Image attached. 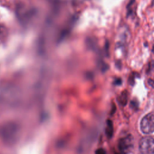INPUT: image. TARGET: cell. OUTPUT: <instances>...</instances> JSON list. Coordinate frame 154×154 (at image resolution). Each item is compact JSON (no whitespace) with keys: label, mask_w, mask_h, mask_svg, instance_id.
I'll list each match as a JSON object with an SVG mask.
<instances>
[{"label":"cell","mask_w":154,"mask_h":154,"mask_svg":"<svg viewBox=\"0 0 154 154\" xmlns=\"http://www.w3.org/2000/svg\"><path fill=\"white\" fill-rule=\"evenodd\" d=\"M20 128L16 123H7L4 125L0 130V136L7 144L15 143L19 137Z\"/></svg>","instance_id":"1"},{"label":"cell","mask_w":154,"mask_h":154,"mask_svg":"<svg viewBox=\"0 0 154 154\" xmlns=\"http://www.w3.org/2000/svg\"><path fill=\"white\" fill-rule=\"evenodd\" d=\"M140 129L145 134L154 132V111L150 112L143 117L140 123Z\"/></svg>","instance_id":"2"},{"label":"cell","mask_w":154,"mask_h":154,"mask_svg":"<svg viewBox=\"0 0 154 154\" xmlns=\"http://www.w3.org/2000/svg\"><path fill=\"white\" fill-rule=\"evenodd\" d=\"M134 138L131 135H128L120 138L118 143L119 149L122 154H129L133 149Z\"/></svg>","instance_id":"3"},{"label":"cell","mask_w":154,"mask_h":154,"mask_svg":"<svg viewBox=\"0 0 154 154\" xmlns=\"http://www.w3.org/2000/svg\"><path fill=\"white\" fill-rule=\"evenodd\" d=\"M139 150L141 154H154V138L150 137L142 138L139 143Z\"/></svg>","instance_id":"4"},{"label":"cell","mask_w":154,"mask_h":154,"mask_svg":"<svg viewBox=\"0 0 154 154\" xmlns=\"http://www.w3.org/2000/svg\"><path fill=\"white\" fill-rule=\"evenodd\" d=\"M114 128H113V123L111 120H108L106 121V128H105V134L108 138H110L112 137L113 135Z\"/></svg>","instance_id":"5"},{"label":"cell","mask_w":154,"mask_h":154,"mask_svg":"<svg viewBox=\"0 0 154 154\" xmlns=\"http://www.w3.org/2000/svg\"><path fill=\"white\" fill-rule=\"evenodd\" d=\"M128 93L126 90L123 91L119 97V102L122 105H125L128 102Z\"/></svg>","instance_id":"6"},{"label":"cell","mask_w":154,"mask_h":154,"mask_svg":"<svg viewBox=\"0 0 154 154\" xmlns=\"http://www.w3.org/2000/svg\"><path fill=\"white\" fill-rule=\"evenodd\" d=\"M7 34V29L6 27L0 24V40L5 38Z\"/></svg>","instance_id":"7"},{"label":"cell","mask_w":154,"mask_h":154,"mask_svg":"<svg viewBox=\"0 0 154 154\" xmlns=\"http://www.w3.org/2000/svg\"><path fill=\"white\" fill-rule=\"evenodd\" d=\"M136 73H132L129 75V79H128V82L131 85H133L134 82H135V78L136 76Z\"/></svg>","instance_id":"8"},{"label":"cell","mask_w":154,"mask_h":154,"mask_svg":"<svg viewBox=\"0 0 154 154\" xmlns=\"http://www.w3.org/2000/svg\"><path fill=\"white\" fill-rule=\"evenodd\" d=\"M95 154H106V152L103 149L100 148L96 151Z\"/></svg>","instance_id":"9"},{"label":"cell","mask_w":154,"mask_h":154,"mask_svg":"<svg viewBox=\"0 0 154 154\" xmlns=\"http://www.w3.org/2000/svg\"><path fill=\"white\" fill-rule=\"evenodd\" d=\"M149 70L154 73V61H152L149 65Z\"/></svg>","instance_id":"10"},{"label":"cell","mask_w":154,"mask_h":154,"mask_svg":"<svg viewBox=\"0 0 154 154\" xmlns=\"http://www.w3.org/2000/svg\"><path fill=\"white\" fill-rule=\"evenodd\" d=\"M148 84L152 88H154V80H153L152 79H148Z\"/></svg>","instance_id":"11"},{"label":"cell","mask_w":154,"mask_h":154,"mask_svg":"<svg viewBox=\"0 0 154 154\" xmlns=\"http://www.w3.org/2000/svg\"><path fill=\"white\" fill-rule=\"evenodd\" d=\"M114 84L115 85H121L122 84V79L120 78H117L114 81Z\"/></svg>","instance_id":"12"},{"label":"cell","mask_w":154,"mask_h":154,"mask_svg":"<svg viewBox=\"0 0 154 154\" xmlns=\"http://www.w3.org/2000/svg\"><path fill=\"white\" fill-rule=\"evenodd\" d=\"M152 52H153V54H154V45L152 46Z\"/></svg>","instance_id":"13"},{"label":"cell","mask_w":154,"mask_h":154,"mask_svg":"<svg viewBox=\"0 0 154 154\" xmlns=\"http://www.w3.org/2000/svg\"><path fill=\"white\" fill-rule=\"evenodd\" d=\"M114 154H118V153H115Z\"/></svg>","instance_id":"14"}]
</instances>
